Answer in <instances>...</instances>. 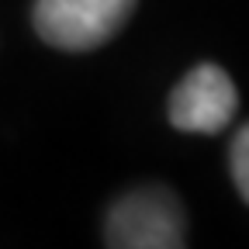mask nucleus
Instances as JSON below:
<instances>
[{"label":"nucleus","mask_w":249,"mask_h":249,"mask_svg":"<svg viewBox=\"0 0 249 249\" xmlns=\"http://www.w3.org/2000/svg\"><path fill=\"white\" fill-rule=\"evenodd\" d=\"M229 163H232V180L239 187V194L249 197V128H239L235 139H232V156H229Z\"/></svg>","instance_id":"nucleus-4"},{"label":"nucleus","mask_w":249,"mask_h":249,"mask_svg":"<svg viewBox=\"0 0 249 249\" xmlns=\"http://www.w3.org/2000/svg\"><path fill=\"white\" fill-rule=\"evenodd\" d=\"M139 0H35L38 38L62 52H90L128 24Z\"/></svg>","instance_id":"nucleus-1"},{"label":"nucleus","mask_w":249,"mask_h":249,"mask_svg":"<svg viewBox=\"0 0 249 249\" xmlns=\"http://www.w3.org/2000/svg\"><path fill=\"white\" fill-rule=\"evenodd\" d=\"M235 111H239L235 83L214 62L194 66L170 93V124L177 132L218 135L225 124H232Z\"/></svg>","instance_id":"nucleus-3"},{"label":"nucleus","mask_w":249,"mask_h":249,"mask_svg":"<svg viewBox=\"0 0 249 249\" xmlns=\"http://www.w3.org/2000/svg\"><path fill=\"white\" fill-rule=\"evenodd\" d=\"M104 242L114 249H177L187 242L183 208L166 187H139L111 208Z\"/></svg>","instance_id":"nucleus-2"}]
</instances>
